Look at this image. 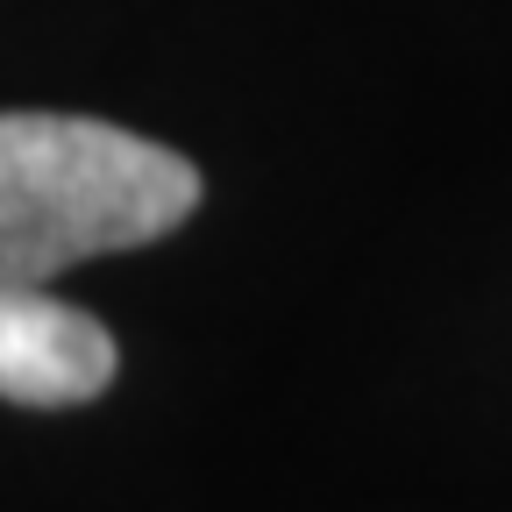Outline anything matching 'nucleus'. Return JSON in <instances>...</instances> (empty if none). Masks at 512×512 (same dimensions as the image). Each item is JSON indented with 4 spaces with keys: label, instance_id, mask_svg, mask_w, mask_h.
Masks as SVG:
<instances>
[{
    "label": "nucleus",
    "instance_id": "obj_1",
    "mask_svg": "<svg viewBox=\"0 0 512 512\" xmlns=\"http://www.w3.org/2000/svg\"><path fill=\"white\" fill-rule=\"evenodd\" d=\"M178 150L93 114H0V285H50L143 249L200 207Z\"/></svg>",
    "mask_w": 512,
    "mask_h": 512
},
{
    "label": "nucleus",
    "instance_id": "obj_2",
    "mask_svg": "<svg viewBox=\"0 0 512 512\" xmlns=\"http://www.w3.org/2000/svg\"><path fill=\"white\" fill-rule=\"evenodd\" d=\"M114 384V335L43 285H0V399L86 406Z\"/></svg>",
    "mask_w": 512,
    "mask_h": 512
}]
</instances>
